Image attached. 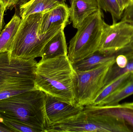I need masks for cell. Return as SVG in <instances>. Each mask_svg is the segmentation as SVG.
<instances>
[{
    "label": "cell",
    "mask_w": 133,
    "mask_h": 132,
    "mask_svg": "<svg viewBox=\"0 0 133 132\" xmlns=\"http://www.w3.org/2000/svg\"><path fill=\"white\" fill-rule=\"evenodd\" d=\"M70 1V20L73 27L77 29L87 17L100 8L97 0Z\"/></svg>",
    "instance_id": "cell-11"
},
{
    "label": "cell",
    "mask_w": 133,
    "mask_h": 132,
    "mask_svg": "<svg viewBox=\"0 0 133 132\" xmlns=\"http://www.w3.org/2000/svg\"><path fill=\"white\" fill-rule=\"evenodd\" d=\"M122 105H124V106H126V107H129L133 108V102L125 103V104H122Z\"/></svg>",
    "instance_id": "cell-28"
},
{
    "label": "cell",
    "mask_w": 133,
    "mask_h": 132,
    "mask_svg": "<svg viewBox=\"0 0 133 132\" xmlns=\"http://www.w3.org/2000/svg\"><path fill=\"white\" fill-rule=\"evenodd\" d=\"M84 111L91 113L107 115L122 119L133 131V108L122 104L112 106H88L84 107Z\"/></svg>",
    "instance_id": "cell-12"
},
{
    "label": "cell",
    "mask_w": 133,
    "mask_h": 132,
    "mask_svg": "<svg viewBox=\"0 0 133 132\" xmlns=\"http://www.w3.org/2000/svg\"><path fill=\"white\" fill-rule=\"evenodd\" d=\"M99 7L111 14L113 23L122 19L123 12L121 11L117 0H97Z\"/></svg>",
    "instance_id": "cell-20"
},
{
    "label": "cell",
    "mask_w": 133,
    "mask_h": 132,
    "mask_svg": "<svg viewBox=\"0 0 133 132\" xmlns=\"http://www.w3.org/2000/svg\"><path fill=\"white\" fill-rule=\"evenodd\" d=\"M84 107L70 104L46 95L45 108L50 128L77 115L83 111Z\"/></svg>",
    "instance_id": "cell-9"
},
{
    "label": "cell",
    "mask_w": 133,
    "mask_h": 132,
    "mask_svg": "<svg viewBox=\"0 0 133 132\" xmlns=\"http://www.w3.org/2000/svg\"><path fill=\"white\" fill-rule=\"evenodd\" d=\"M120 52L117 54H112L98 50L84 59L72 64L73 67L75 70L78 71L90 70L115 59L116 55Z\"/></svg>",
    "instance_id": "cell-14"
},
{
    "label": "cell",
    "mask_w": 133,
    "mask_h": 132,
    "mask_svg": "<svg viewBox=\"0 0 133 132\" xmlns=\"http://www.w3.org/2000/svg\"><path fill=\"white\" fill-rule=\"evenodd\" d=\"M133 78V73H127L103 88L91 105L98 106L106 98L122 87Z\"/></svg>",
    "instance_id": "cell-16"
},
{
    "label": "cell",
    "mask_w": 133,
    "mask_h": 132,
    "mask_svg": "<svg viewBox=\"0 0 133 132\" xmlns=\"http://www.w3.org/2000/svg\"><path fill=\"white\" fill-rule=\"evenodd\" d=\"M115 63V58L90 70H75L74 85L76 105L85 107L92 104L104 87L109 70Z\"/></svg>",
    "instance_id": "cell-7"
},
{
    "label": "cell",
    "mask_w": 133,
    "mask_h": 132,
    "mask_svg": "<svg viewBox=\"0 0 133 132\" xmlns=\"http://www.w3.org/2000/svg\"><path fill=\"white\" fill-rule=\"evenodd\" d=\"M19 15L15 14L0 34V52H8L22 21Z\"/></svg>",
    "instance_id": "cell-15"
},
{
    "label": "cell",
    "mask_w": 133,
    "mask_h": 132,
    "mask_svg": "<svg viewBox=\"0 0 133 132\" xmlns=\"http://www.w3.org/2000/svg\"><path fill=\"white\" fill-rule=\"evenodd\" d=\"M133 4V0H131V5H132Z\"/></svg>",
    "instance_id": "cell-31"
},
{
    "label": "cell",
    "mask_w": 133,
    "mask_h": 132,
    "mask_svg": "<svg viewBox=\"0 0 133 132\" xmlns=\"http://www.w3.org/2000/svg\"><path fill=\"white\" fill-rule=\"evenodd\" d=\"M60 4L53 0H41L28 3L25 2L19 5V15L22 19L26 16L36 13L45 12Z\"/></svg>",
    "instance_id": "cell-17"
},
{
    "label": "cell",
    "mask_w": 133,
    "mask_h": 132,
    "mask_svg": "<svg viewBox=\"0 0 133 132\" xmlns=\"http://www.w3.org/2000/svg\"><path fill=\"white\" fill-rule=\"evenodd\" d=\"M0 132H12L7 126L0 122Z\"/></svg>",
    "instance_id": "cell-26"
},
{
    "label": "cell",
    "mask_w": 133,
    "mask_h": 132,
    "mask_svg": "<svg viewBox=\"0 0 133 132\" xmlns=\"http://www.w3.org/2000/svg\"><path fill=\"white\" fill-rule=\"evenodd\" d=\"M46 94L37 90L0 100V119L19 122L48 132L50 128L46 114Z\"/></svg>",
    "instance_id": "cell-2"
},
{
    "label": "cell",
    "mask_w": 133,
    "mask_h": 132,
    "mask_svg": "<svg viewBox=\"0 0 133 132\" xmlns=\"http://www.w3.org/2000/svg\"><path fill=\"white\" fill-rule=\"evenodd\" d=\"M133 94V78L122 87L106 98L98 106H112L118 104L121 100Z\"/></svg>",
    "instance_id": "cell-19"
},
{
    "label": "cell",
    "mask_w": 133,
    "mask_h": 132,
    "mask_svg": "<svg viewBox=\"0 0 133 132\" xmlns=\"http://www.w3.org/2000/svg\"><path fill=\"white\" fill-rule=\"evenodd\" d=\"M35 59L10 58L8 52H0V100L37 90Z\"/></svg>",
    "instance_id": "cell-4"
},
{
    "label": "cell",
    "mask_w": 133,
    "mask_h": 132,
    "mask_svg": "<svg viewBox=\"0 0 133 132\" xmlns=\"http://www.w3.org/2000/svg\"><path fill=\"white\" fill-rule=\"evenodd\" d=\"M43 13L30 15L22 19L20 25L8 52L10 58L31 59L41 57L42 51L47 43L66 26H54L45 34H41Z\"/></svg>",
    "instance_id": "cell-3"
},
{
    "label": "cell",
    "mask_w": 133,
    "mask_h": 132,
    "mask_svg": "<svg viewBox=\"0 0 133 132\" xmlns=\"http://www.w3.org/2000/svg\"><path fill=\"white\" fill-rule=\"evenodd\" d=\"M41 1V0H29L28 1L25 2H28V3H31V2H34L38 1ZM53 1H55L59 2L60 4H62V3H65L66 0H53ZM23 4V3H22Z\"/></svg>",
    "instance_id": "cell-27"
},
{
    "label": "cell",
    "mask_w": 133,
    "mask_h": 132,
    "mask_svg": "<svg viewBox=\"0 0 133 132\" xmlns=\"http://www.w3.org/2000/svg\"><path fill=\"white\" fill-rule=\"evenodd\" d=\"M5 11L1 6H0V34L2 32L4 21V14Z\"/></svg>",
    "instance_id": "cell-25"
},
{
    "label": "cell",
    "mask_w": 133,
    "mask_h": 132,
    "mask_svg": "<svg viewBox=\"0 0 133 132\" xmlns=\"http://www.w3.org/2000/svg\"><path fill=\"white\" fill-rule=\"evenodd\" d=\"M130 46V47L132 48V49L133 50V39L132 40V42L130 43V44H129Z\"/></svg>",
    "instance_id": "cell-29"
},
{
    "label": "cell",
    "mask_w": 133,
    "mask_h": 132,
    "mask_svg": "<svg viewBox=\"0 0 133 132\" xmlns=\"http://www.w3.org/2000/svg\"><path fill=\"white\" fill-rule=\"evenodd\" d=\"M29 0H22V2L20 4H22V3H25V2H26L28 1Z\"/></svg>",
    "instance_id": "cell-30"
},
{
    "label": "cell",
    "mask_w": 133,
    "mask_h": 132,
    "mask_svg": "<svg viewBox=\"0 0 133 132\" xmlns=\"http://www.w3.org/2000/svg\"><path fill=\"white\" fill-rule=\"evenodd\" d=\"M75 73L68 56L41 59L37 64L35 86L46 95L76 105L74 85Z\"/></svg>",
    "instance_id": "cell-1"
},
{
    "label": "cell",
    "mask_w": 133,
    "mask_h": 132,
    "mask_svg": "<svg viewBox=\"0 0 133 132\" xmlns=\"http://www.w3.org/2000/svg\"></svg>",
    "instance_id": "cell-32"
},
{
    "label": "cell",
    "mask_w": 133,
    "mask_h": 132,
    "mask_svg": "<svg viewBox=\"0 0 133 132\" xmlns=\"http://www.w3.org/2000/svg\"><path fill=\"white\" fill-rule=\"evenodd\" d=\"M64 29L59 31L46 44L42 51L41 59L67 56L68 48Z\"/></svg>",
    "instance_id": "cell-13"
},
{
    "label": "cell",
    "mask_w": 133,
    "mask_h": 132,
    "mask_svg": "<svg viewBox=\"0 0 133 132\" xmlns=\"http://www.w3.org/2000/svg\"><path fill=\"white\" fill-rule=\"evenodd\" d=\"M117 1L123 12L131 5V0H117Z\"/></svg>",
    "instance_id": "cell-24"
},
{
    "label": "cell",
    "mask_w": 133,
    "mask_h": 132,
    "mask_svg": "<svg viewBox=\"0 0 133 132\" xmlns=\"http://www.w3.org/2000/svg\"><path fill=\"white\" fill-rule=\"evenodd\" d=\"M102 10L89 15L83 22L68 49V58L72 64L76 63L99 49L105 21Z\"/></svg>",
    "instance_id": "cell-5"
},
{
    "label": "cell",
    "mask_w": 133,
    "mask_h": 132,
    "mask_svg": "<svg viewBox=\"0 0 133 132\" xmlns=\"http://www.w3.org/2000/svg\"><path fill=\"white\" fill-rule=\"evenodd\" d=\"M133 39V21L122 19L110 25L105 22L99 50L116 54L130 44Z\"/></svg>",
    "instance_id": "cell-8"
},
{
    "label": "cell",
    "mask_w": 133,
    "mask_h": 132,
    "mask_svg": "<svg viewBox=\"0 0 133 132\" xmlns=\"http://www.w3.org/2000/svg\"><path fill=\"white\" fill-rule=\"evenodd\" d=\"M22 0H0V6L3 8L5 11L11 9L16 5L19 4Z\"/></svg>",
    "instance_id": "cell-22"
},
{
    "label": "cell",
    "mask_w": 133,
    "mask_h": 132,
    "mask_svg": "<svg viewBox=\"0 0 133 132\" xmlns=\"http://www.w3.org/2000/svg\"><path fill=\"white\" fill-rule=\"evenodd\" d=\"M121 19H128L133 21V4L124 11Z\"/></svg>",
    "instance_id": "cell-23"
},
{
    "label": "cell",
    "mask_w": 133,
    "mask_h": 132,
    "mask_svg": "<svg viewBox=\"0 0 133 132\" xmlns=\"http://www.w3.org/2000/svg\"><path fill=\"white\" fill-rule=\"evenodd\" d=\"M130 127L123 120L107 115L83 110L67 121L52 126L48 132H130Z\"/></svg>",
    "instance_id": "cell-6"
},
{
    "label": "cell",
    "mask_w": 133,
    "mask_h": 132,
    "mask_svg": "<svg viewBox=\"0 0 133 132\" xmlns=\"http://www.w3.org/2000/svg\"><path fill=\"white\" fill-rule=\"evenodd\" d=\"M127 56L129 61L125 67L119 68L116 66L115 63L110 67L106 75L104 87L125 74L133 73V50L132 48L127 53Z\"/></svg>",
    "instance_id": "cell-18"
},
{
    "label": "cell",
    "mask_w": 133,
    "mask_h": 132,
    "mask_svg": "<svg viewBox=\"0 0 133 132\" xmlns=\"http://www.w3.org/2000/svg\"><path fill=\"white\" fill-rule=\"evenodd\" d=\"M69 7L66 3L59 4L43 12L40 26L41 34H45L54 26L70 24Z\"/></svg>",
    "instance_id": "cell-10"
},
{
    "label": "cell",
    "mask_w": 133,
    "mask_h": 132,
    "mask_svg": "<svg viewBox=\"0 0 133 132\" xmlns=\"http://www.w3.org/2000/svg\"><path fill=\"white\" fill-rule=\"evenodd\" d=\"M0 122L7 126L12 132H39L36 129L19 122L0 119Z\"/></svg>",
    "instance_id": "cell-21"
}]
</instances>
